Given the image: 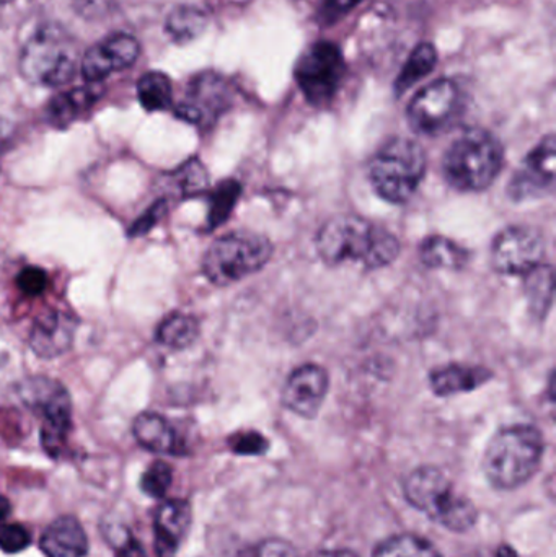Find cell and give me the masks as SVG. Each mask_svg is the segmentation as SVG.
<instances>
[{"mask_svg": "<svg viewBox=\"0 0 556 557\" xmlns=\"http://www.w3.org/2000/svg\"><path fill=\"white\" fill-rule=\"evenodd\" d=\"M316 247L330 267L356 263L369 271L388 267L400 255V244L394 234L353 214L329 219L317 234Z\"/></svg>", "mask_w": 556, "mask_h": 557, "instance_id": "obj_1", "label": "cell"}, {"mask_svg": "<svg viewBox=\"0 0 556 557\" xmlns=\"http://www.w3.org/2000/svg\"><path fill=\"white\" fill-rule=\"evenodd\" d=\"M544 438L534 425L516 424L493 435L483 457L486 480L499 491L528 483L541 467Z\"/></svg>", "mask_w": 556, "mask_h": 557, "instance_id": "obj_2", "label": "cell"}, {"mask_svg": "<svg viewBox=\"0 0 556 557\" xmlns=\"http://www.w3.org/2000/svg\"><path fill=\"white\" fill-rule=\"evenodd\" d=\"M505 163L502 143L489 131H464L447 149L443 160L446 182L457 191H485L495 183Z\"/></svg>", "mask_w": 556, "mask_h": 557, "instance_id": "obj_3", "label": "cell"}, {"mask_svg": "<svg viewBox=\"0 0 556 557\" xmlns=\"http://www.w3.org/2000/svg\"><path fill=\"white\" fill-rule=\"evenodd\" d=\"M408 503L450 532L462 533L475 525V506L457 494L449 478L433 467L411 471L404 483Z\"/></svg>", "mask_w": 556, "mask_h": 557, "instance_id": "obj_4", "label": "cell"}, {"mask_svg": "<svg viewBox=\"0 0 556 557\" xmlns=\"http://www.w3.org/2000/svg\"><path fill=\"white\" fill-rule=\"evenodd\" d=\"M427 173V153L405 137L385 143L369 162V180L379 198L404 205L418 191Z\"/></svg>", "mask_w": 556, "mask_h": 557, "instance_id": "obj_5", "label": "cell"}, {"mask_svg": "<svg viewBox=\"0 0 556 557\" xmlns=\"http://www.w3.org/2000/svg\"><path fill=\"white\" fill-rule=\"evenodd\" d=\"M273 244L257 232H232L215 240L202 258V273L219 287L235 284L263 270Z\"/></svg>", "mask_w": 556, "mask_h": 557, "instance_id": "obj_6", "label": "cell"}, {"mask_svg": "<svg viewBox=\"0 0 556 557\" xmlns=\"http://www.w3.org/2000/svg\"><path fill=\"white\" fill-rule=\"evenodd\" d=\"M16 395L33 411L41 414V444L51 457H59L72 425V403L58 380L28 376L16 386Z\"/></svg>", "mask_w": 556, "mask_h": 557, "instance_id": "obj_7", "label": "cell"}, {"mask_svg": "<svg viewBox=\"0 0 556 557\" xmlns=\"http://www.w3.org/2000/svg\"><path fill=\"white\" fill-rule=\"evenodd\" d=\"M20 67L28 81L46 87H62L74 78L77 55L71 39L61 29L46 26L23 49Z\"/></svg>", "mask_w": 556, "mask_h": 557, "instance_id": "obj_8", "label": "cell"}, {"mask_svg": "<svg viewBox=\"0 0 556 557\" xmlns=\"http://www.w3.org/2000/svg\"><path fill=\"white\" fill-rule=\"evenodd\" d=\"M466 107L462 88L450 78H440L418 91L408 104L411 129L423 136H437L453 127Z\"/></svg>", "mask_w": 556, "mask_h": 557, "instance_id": "obj_9", "label": "cell"}, {"mask_svg": "<svg viewBox=\"0 0 556 557\" xmlns=\"http://www.w3.org/2000/svg\"><path fill=\"white\" fill-rule=\"evenodd\" d=\"M346 64L338 46L319 41L310 46L296 65V81L313 107L332 103L345 77Z\"/></svg>", "mask_w": 556, "mask_h": 557, "instance_id": "obj_10", "label": "cell"}, {"mask_svg": "<svg viewBox=\"0 0 556 557\" xmlns=\"http://www.w3.org/2000/svg\"><path fill=\"white\" fill-rule=\"evenodd\" d=\"M545 240L526 225L503 228L492 244V267L503 276H526L544 263Z\"/></svg>", "mask_w": 556, "mask_h": 557, "instance_id": "obj_11", "label": "cell"}, {"mask_svg": "<svg viewBox=\"0 0 556 557\" xmlns=\"http://www.w3.org/2000/svg\"><path fill=\"white\" fill-rule=\"evenodd\" d=\"M556 175V143L554 134L541 140L526 157L521 169L509 183L512 201H534L554 193Z\"/></svg>", "mask_w": 556, "mask_h": 557, "instance_id": "obj_12", "label": "cell"}, {"mask_svg": "<svg viewBox=\"0 0 556 557\" xmlns=\"http://www.w3.org/2000/svg\"><path fill=\"white\" fill-rule=\"evenodd\" d=\"M232 91L224 78L214 74L199 75L189 85L188 97L176 107L180 120L208 126L231 108Z\"/></svg>", "mask_w": 556, "mask_h": 557, "instance_id": "obj_13", "label": "cell"}, {"mask_svg": "<svg viewBox=\"0 0 556 557\" xmlns=\"http://www.w3.org/2000/svg\"><path fill=\"white\" fill-rule=\"evenodd\" d=\"M329 373L317 363H304L294 369L286 380L281 401L294 414L312 419L319 414L326 393H329Z\"/></svg>", "mask_w": 556, "mask_h": 557, "instance_id": "obj_14", "label": "cell"}, {"mask_svg": "<svg viewBox=\"0 0 556 557\" xmlns=\"http://www.w3.org/2000/svg\"><path fill=\"white\" fill-rule=\"evenodd\" d=\"M140 45L134 36L116 33L91 46L81 61V71L88 84L103 81L114 72L124 71L137 61Z\"/></svg>", "mask_w": 556, "mask_h": 557, "instance_id": "obj_15", "label": "cell"}, {"mask_svg": "<svg viewBox=\"0 0 556 557\" xmlns=\"http://www.w3.org/2000/svg\"><path fill=\"white\" fill-rule=\"evenodd\" d=\"M77 320L67 311L48 310L39 314L29 331V349L39 359H55L67 352L74 343Z\"/></svg>", "mask_w": 556, "mask_h": 557, "instance_id": "obj_16", "label": "cell"}, {"mask_svg": "<svg viewBox=\"0 0 556 557\" xmlns=\"http://www.w3.org/2000/svg\"><path fill=\"white\" fill-rule=\"evenodd\" d=\"M191 523V507L185 500L162 504L156 516V545L160 557H172Z\"/></svg>", "mask_w": 556, "mask_h": 557, "instance_id": "obj_17", "label": "cell"}, {"mask_svg": "<svg viewBox=\"0 0 556 557\" xmlns=\"http://www.w3.org/2000/svg\"><path fill=\"white\" fill-rule=\"evenodd\" d=\"M493 379V372L486 367L469 366V363H449L440 367L430 375V385L434 395L454 396L473 392Z\"/></svg>", "mask_w": 556, "mask_h": 557, "instance_id": "obj_18", "label": "cell"}, {"mask_svg": "<svg viewBox=\"0 0 556 557\" xmlns=\"http://www.w3.org/2000/svg\"><path fill=\"white\" fill-rule=\"evenodd\" d=\"M41 552L46 557H84L88 552L87 535L74 517H61L42 533Z\"/></svg>", "mask_w": 556, "mask_h": 557, "instance_id": "obj_19", "label": "cell"}, {"mask_svg": "<svg viewBox=\"0 0 556 557\" xmlns=\"http://www.w3.org/2000/svg\"><path fill=\"white\" fill-rule=\"evenodd\" d=\"M103 97V85L100 82L74 88L52 98L48 104L46 116L49 123L55 127H65L74 123L78 116L90 110L100 98Z\"/></svg>", "mask_w": 556, "mask_h": 557, "instance_id": "obj_20", "label": "cell"}, {"mask_svg": "<svg viewBox=\"0 0 556 557\" xmlns=\"http://www.w3.org/2000/svg\"><path fill=\"white\" fill-rule=\"evenodd\" d=\"M133 434L144 448L156 454H173L178 448V437L172 425L153 412H144L134 419Z\"/></svg>", "mask_w": 556, "mask_h": 557, "instance_id": "obj_21", "label": "cell"}, {"mask_svg": "<svg viewBox=\"0 0 556 557\" xmlns=\"http://www.w3.org/2000/svg\"><path fill=\"white\" fill-rule=\"evenodd\" d=\"M420 258L430 270L459 271L469 264L470 253L450 238L433 235L421 244Z\"/></svg>", "mask_w": 556, "mask_h": 557, "instance_id": "obj_22", "label": "cell"}, {"mask_svg": "<svg viewBox=\"0 0 556 557\" xmlns=\"http://www.w3.org/2000/svg\"><path fill=\"white\" fill-rule=\"evenodd\" d=\"M522 277L529 311L535 320H545L554 304V268L542 263Z\"/></svg>", "mask_w": 556, "mask_h": 557, "instance_id": "obj_23", "label": "cell"}, {"mask_svg": "<svg viewBox=\"0 0 556 557\" xmlns=\"http://www.w3.org/2000/svg\"><path fill=\"white\" fill-rule=\"evenodd\" d=\"M156 336L163 346L172 347V349H185L198 339V320L191 314H170L157 327Z\"/></svg>", "mask_w": 556, "mask_h": 557, "instance_id": "obj_24", "label": "cell"}, {"mask_svg": "<svg viewBox=\"0 0 556 557\" xmlns=\"http://www.w3.org/2000/svg\"><path fill=\"white\" fill-rule=\"evenodd\" d=\"M436 62L437 52L433 45L423 42V45L417 46L415 51L411 52L410 58H408L404 71L398 75L397 82H395V91H397V95H404L405 91L410 90L415 84H418L421 78L431 74L433 69L436 67Z\"/></svg>", "mask_w": 556, "mask_h": 557, "instance_id": "obj_25", "label": "cell"}, {"mask_svg": "<svg viewBox=\"0 0 556 557\" xmlns=\"http://www.w3.org/2000/svg\"><path fill=\"white\" fill-rule=\"evenodd\" d=\"M208 26V16L198 7L182 5L173 10L166 18V33L176 42H188L198 38Z\"/></svg>", "mask_w": 556, "mask_h": 557, "instance_id": "obj_26", "label": "cell"}, {"mask_svg": "<svg viewBox=\"0 0 556 557\" xmlns=\"http://www.w3.org/2000/svg\"><path fill=\"white\" fill-rule=\"evenodd\" d=\"M137 97L147 111H165L172 107V82L162 72H147L137 84Z\"/></svg>", "mask_w": 556, "mask_h": 557, "instance_id": "obj_27", "label": "cell"}, {"mask_svg": "<svg viewBox=\"0 0 556 557\" xmlns=\"http://www.w3.org/2000/svg\"><path fill=\"white\" fill-rule=\"evenodd\" d=\"M242 195V185L237 180H224L215 186L209 198L208 228L214 231L227 222Z\"/></svg>", "mask_w": 556, "mask_h": 557, "instance_id": "obj_28", "label": "cell"}, {"mask_svg": "<svg viewBox=\"0 0 556 557\" xmlns=\"http://www.w3.org/2000/svg\"><path fill=\"white\" fill-rule=\"evenodd\" d=\"M372 557H441V555L421 536L398 535L382 542Z\"/></svg>", "mask_w": 556, "mask_h": 557, "instance_id": "obj_29", "label": "cell"}, {"mask_svg": "<svg viewBox=\"0 0 556 557\" xmlns=\"http://www.w3.org/2000/svg\"><path fill=\"white\" fill-rule=\"evenodd\" d=\"M173 182H175L180 195L185 196V198L201 195L209 186L208 172H206L205 165L198 159H191L183 163L173 173Z\"/></svg>", "mask_w": 556, "mask_h": 557, "instance_id": "obj_30", "label": "cell"}, {"mask_svg": "<svg viewBox=\"0 0 556 557\" xmlns=\"http://www.w3.org/2000/svg\"><path fill=\"white\" fill-rule=\"evenodd\" d=\"M173 471L170 465L165 461H153L146 473L140 478V490L147 494V496L159 499L166 494V491L172 486Z\"/></svg>", "mask_w": 556, "mask_h": 557, "instance_id": "obj_31", "label": "cell"}, {"mask_svg": "<svg viewBox=\"0 0 556 557\" xmlns=\"http://www.w3.org/2000/svg\"><path fill=\"white\" fill-rule=\"evenodd\" d=\"M32 535L18 523H0V549L5 553H20L28 548Z\"/></svg>", "mask_w": 556, "mask_h": 557, "instance_id": "obj_32", "label": "cell"}, {"mask_svg": "<svg viewBox=\"0 0 556 557\" xmlns=\"http://www.w3.org/2000/svg\"><path fill=\"white\" fill-rule=\"evenodd\" d=\"M169 211V202L166 199H159V201L153 202L129 228V237H143V235L149 234L157 224H159L160 219L166 214Z\"/></svg>", "mask_w": 556, "mask_h": 557, "instance_id": "obj_33", "label": "cell"}, {"mask_svg": "<svg viewBox=\"0 0 556 557\" xmlns=\"http://www.w3.org/2000/svg\"><path fill=\"white\" fill-rule=\"evenodd\" d=\"M232 450L238 455H263L268 450V441L258 432H238L228 441Z\"/></svg>", "mask_w": 556, "mask_h": 557, "instance_id": "obj_34", "label": "cell"}, {"mask_svg": "<svg viewBox=\"0 0 556 557\" xmlns=\"http://www.w3.org/2000/svg\"><path fill=\"white\" fill-rule=\"evenodd\" d=\"M16 285L28 297H38L48 287V274L41 268H25L16 277Z\"/></svg>", "mask_w": 556, "mask_h": 557, "instance_id": "obj_35", "label": "cell"}, {"mask_svg": "<svg viewBox=\"0 0 556 557\" xmlns=\"http://www.w3.org/2000/svg\"><path fill=\"white\" fill-rule=\"evenodd\" d=\"M238 557H297V555L293 546L283 540H264V542L245 549Z\"/></svg>", "mask_w": 556, "mask_h": 557, "instance_id": "obj_36", "label": "cell"}, {"mask_svg": "<svg viewBox=\"0 0 556 557\" xmlns=\"http://www.w3.org/2000/svg\"><path fill=\"white\" fill-rule=\"evenodd\" d=\"M118 557H147L146 553H144L143 546L136 542L134 539L127 540L123 546H121L120 553H118Z\"/></svg>", "mask_w": 556, "mask_h": 557, "instance_id": "obj_37", "label": "cell"}, {"mask_svg": "<svg viewBox=\"0 0 556 557\" xmlns=\"http://www.w3.org/2000/svg\"><path fill=\"white\" fill-rule=\"evenodd\" d=\"M13 134V124L5 117H0V150L9 143Z\"/></svg>", "mask_w": 556, "mask_h": 557, "instance_id": "obj_38", "label": "cell"}, {"mask_svg": "<svg viewBox=\"0 0 556 557\" xmlns=\"http://www.w3.org/2000/svg\"><path fill=\"white\" fill-rule=\"evenodd\" d=\"M359 2H362V0H330V3H332V7L336 12H346V10H351L353 7L358 5Z\"/></svg>", "mask_w": 556, "mask_h": 557, "instance_id": "obj_39", "label": "cell"}, {"mask_svg": "<svg viewBox=\"0 0 556 557\" xmlns=\"http://www.w3.org/2000/svg\"><path fill=\"white\" fill-rule=\"evenodd\" d=\"M312 557H358L353 552H346V549H329V552H320Z\"/></svg>", "mask_w": 556, "mask_h": 557, "instance_id": "obj_40", "label": "cell"}, {"mask_svg": "<svg viewBox=\"0 0 556 557\" xmlns=\"http://www.w3.org/2000/svg\"><path fill=\"white\" fill-rule=\"evenodd\" d=\"M10 510H12V507H10L9 499L0 496V523L5 522L7 517L10 516Z\"/></svg>", "mask_w": 556, "mask_h": 557, "instance_id": "obj_41", "label": "cell"}, {"mask_svg": "<svg viewBox=\"0 0 556 557\" xmlns=\"http://www.w3.org/2000/svg\"><path fill=\"white\" fill-rule=\"evenodd\" d=\"M495 557H518V553H516L511 546L502 545L499 546L498 552H496Z\"/></svg>", "mask_w": 556, "mask_h": 557, "instance_id": "obj_42", "label": "cell"}, {"mask_svg": "<svg viewBox=\"0 0 556 557\" xmlns=\"http://www.w3.org/2000/svg\"><path fill=\"white\" fill-rule=\"evenodd\" d=\"M12 2V0H0V5H3V3Z\"/></svg>", "mask_w": 556, "mask_h": 557, "instance_id": "obj_43", "label": "cell"}]
</instances>
